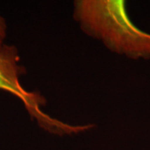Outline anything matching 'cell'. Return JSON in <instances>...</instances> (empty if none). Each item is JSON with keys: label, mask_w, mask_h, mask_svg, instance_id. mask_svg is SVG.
<instances>
[{"label": "cell", "mask_w": 150, "mask_h": 150, "mask_svg": "<svg viewBox=\"0 0 150 150\" xmlns=\"http://www.w3.org/2000/svg\"><path fill=\"white\" fill-rule=\"evenodd\" d=\"M74 18L86 34L113 53L134 59H150V33L131 22L124 1H75Z\"/></svg>", "instance_id": "obj_1"}, {"label": "cell", "mask_w": 150, "mask_h": 150, "mask_svg": "<svg viewBox=\"0 0 150 150\" xmlns=\"http://www.w3.org/2000/svg\"><path fill=\"white\" fill-rule=\"evenodd\" d=\"M6 36H7V24L5 19L2 16H0V48L4 47L5 44Z\"/></svg>", "instance_id": "obj_3"}, {"label": "cell", "mask_w": 150, "mask_h": 150, "mask_svg": "<svg viewBox=\"0 0 150 150\" xmlns=\"http://www.w3.org/2000/svg\"><path fill=\"white\" fill-rule=\"evenodd\" d=\"M26 72L20 64L18 48L13 45L4 44L0 48V90L8 92L21 100L29 116L40 128L60 136L75 134L93 128L92 124L71 125L52 118L43 112L42 107L46 100L39 93L28 92L23 88L20 78Z\"/></svg>", "instance_id": "obj_2"}]
</instances>
